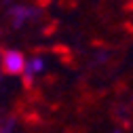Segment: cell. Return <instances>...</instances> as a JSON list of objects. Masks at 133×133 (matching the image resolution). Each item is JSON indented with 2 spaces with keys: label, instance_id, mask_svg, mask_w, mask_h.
<instances>
[{
  "label": "cell",
  "instance_id": "1",
  "mask_svg": "<svg viewBox=\"0 0 133 133\" xmlns=\"http://www.w3.org/2000/svg\"><path fill=\"white\" fill-rule=\"evenodd\" d=\"M25 61L28 59H25V55L21 51H17V49H6L0 55V70L6 76H21L23 68H25Z\"/></svg>",
  "mask_w": 133,
  "mask_h": 133
},
{
  "label": "cell",
  "instance_id": "2",
  "mask_svg": "<svg viewBox=\"0 0 133 133\" xmlns=\"http://www.w3.org/2000/svg\"><path fill=\"white\" fill-rule=\"evenodd\" d=\"M42 68H44L42 59H40V57H34V59L25 61V68H23V74H21V76H25V82L30 85V82H32V78H34L38 72H42Z\"/></svg>",
  "mask_w": 133,
  "mask_h": 133
}]
</instances>
